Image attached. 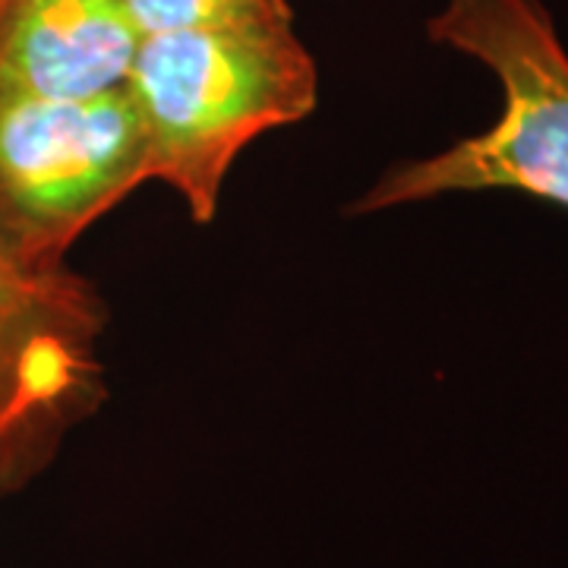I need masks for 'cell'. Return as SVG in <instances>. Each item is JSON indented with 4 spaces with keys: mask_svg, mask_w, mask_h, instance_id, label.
Wrapping results in <instances>:
<instances>
[{
    "mask_svg": "<svg viewBox=\"0 0 568 568\" xmlns=\"http://www.w3.org/2000/svg\"><path fill=\"white\" fill-rule=\"evenodd\" d=\"M126 89L149 140V183L212 224L246 145L316 111L320 67L294 20L186 29L142 39Z\"/></svg>",
    "mask_w": 568,
    "mask_h": 568,
    "instance_id": "obj_1",
    "label": "cell"
},
{
    "mask_svg": "<svg viewBox=\"0 0 568 568\" xmlns=\"http://www.w3.org/2000/svg\"><path fill=\"white\" fill-rule=\"evenodd\" d=\"M426 39L493 73L496 123L443 152L392 164L347 205L376 215L448 193L511 190L568 209V48L544 0H443Z\"/></svg>",
    "mask_w": 568,
    "mask_h": 568,
    "instance_id": "obj_2",
    "label": "cell"
},
{
    "mask_svg": "<svg viewBox=\"0 0 568 568\" xmlns=\"http://www.w3.org/2000/svg\"><path fill=\"white\" fill-rule=\"evenodd\" d=\"M108 304L0 222V496L20 489L108 398Z\"/></svg>",
    "mask_w": 568,
    "mask_h": 568,
    "instance_id": "obj_3",
    "label": "cell"
},
{
    "mask_svg": "<svg viewBox=\"0 0 568 568\" xmlns=\"http://www.w3.org/2000/svg\"><path fill=\"white\" fill-rule=\"evenodd\" d=\"M142 183L149 140L130 89L92 99L0 95V222L29 253L63 260Z\"/></svg>",
    "mask_w": 568,
    "mask_h": 568,
    "instance_id": "obj_4",
    "label": "cell"
},
{
    "mask_svg": "<svg viewBox=\"0 0 568 568\" xmlns=\"http://www.w3.org/2000/svg\"><path fill=\"white\" fill-rule=\"evenodd\" d=\"M140 41L121 0H13L0 20V95L121 92Z\"/></svg>",
    "mask_w": 568,
    "mask_h": 568,
    "instance_id": "obj_5",
    "label": "cell"
},
{
    "mask_svg": "<svg viewBox=\"0 0 568 568\" xmlns=\"http://www.w3.org/2000/svg\"><path fill=\"white\" fill-rule=\"evenodd\" d=\"M121 7L142 39L186 29L294 20L291 0H121Z\"/></svg>",
    "mask_w": 568,
    "mask_h": 568,
    "instance_id": "obj_6",
    "label": "cell"
},
{
    "mask_svg": "<svg viewBox=\"0 0 568 568\" xmlns=\"http://www.w3.org/2000/svg\"><path fill=\"white\" fill-rule=\"evenodd\" d=\"M13 0H0V20H3V13H7V7H10Z\"/></svg>",
    "mask_w": 568,
    "mask_h": 568,
    "instance_id": "obj_7",
    "label": "cell"
}]
</instances>
